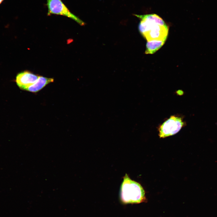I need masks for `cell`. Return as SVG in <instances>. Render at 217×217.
<instances>
[{
	"mask_svg": "<svg viewBox=\"0 0 217 217\" xmlns=\"http://www.w3.org/2000/svg\"><path fill=\"white\" fill-rule=\"evenodd\" d=\"M135 15L140 19L138 29L147 41L153 40L165 41L168 28L161 17L155 14Z\"/></svg>",
	"mask_w": 217,
	"mask_h": 217,
	"instance_id": "cell-1",
	"label": "cell"
},
{
	"mask_svg": "<svg viewBox=\"0 0 217 217\" xmlns=\"http://www.w3.org/2000/svg\"><path fill=\"white\" fill-rule=\"evenodd\" d=\"M145 191L141 185L126 174L120 190V198L124 204L139 203L145 200Z\"/></svg>",
	"mask_w": 217,
	"mask_h": 217,
	"instance_id": "cell-2",
	"label": "cell"
},
{
	"mask_svg": "<svg viewBox=\"0 0 217 217\" xmlns=\"http://www.w3.org/2000/svg\"><path fill=\"white\" fill-rule=\"evenodd\" d=\"M46 5L48 15L57 14L70 18L81 25H84V22L72 13L61 0H47Z\"/></svg>",
	"mask_w": 217,
	"mask_h": 217,
	"instance_id": "cell-3",
	"label": "cell"
},
{
	"mask_svg": "<svg viewBox=\"0 0 217 217\" xmlns=\"http://www.w3.org/2000/svg\"><path fill=\"white\" fill-rule=\"evenodd\" d=\"M184 125V122L181 117L171 116L160 126L159 137L165 138L174 135L179 131Z\"/></svg>",
	"mask_w": 217,
	"mask_h": 217,
	"instance_id": "cell-4",
	"label": "cell"
},
{
	"mask_svg": "<svg viewBox=\"0 0 217 217\" xmlns=\"http://www.w3.org/2000/svg\"><path fill=\"white\" fill-rule=\"evenodd\" d=\"M39 76L29 71H25L17 74L15 81L20 89L25 90L35 83Z\"/></svg>",
	"mask_w": 217,
	"mask_h": 217,
	"instance_id": "cell-5",
	"label": "cell"
},
{
	"mask_svg": "<svg viewBox=\"0 0 217 217\" xmlns=\"http://www.w3.org/2000/svg\"><path fill=\"white\" fill-rule=\"evenodd\" d=\"M53 81V78L39 76L35 83L28 86L25 90L32 93H36Z\"/></svg>",
	"mask_w": 217,
	"mask_h": 217,
	"instance_id": "cell-6",
	"label": "cell"
},
{
	"mask_svg": "<svg viewBox=\"0 0 217 217\" xmlns=\"http://www.w3.org/2000/svg\"><path fill=\"white\" fill-rule=\"evenodd\" d=\"M165 41L153 40L147 41L146 45V54H153L160 48Z\"/></svg>",
	"mask_w": 217,
	"mask_h": 217,
	"instance_id": "cell-7",
	"label": "cell"
},
{
	"mask_svg": "<svg viewBox=\"0 0 217 217\" xmlns=\"http://www.w3.org/2000/svg\"><path fill=\"white\" fill-rule=\"evenodd\" d=\"M4 0H0V5L3 2Z\"/></svg>",
	"mask_w": 217,
	"mask_h": 217,
	"instance_id": "cell-8",
	"label": "cell"
}]
</instances>
